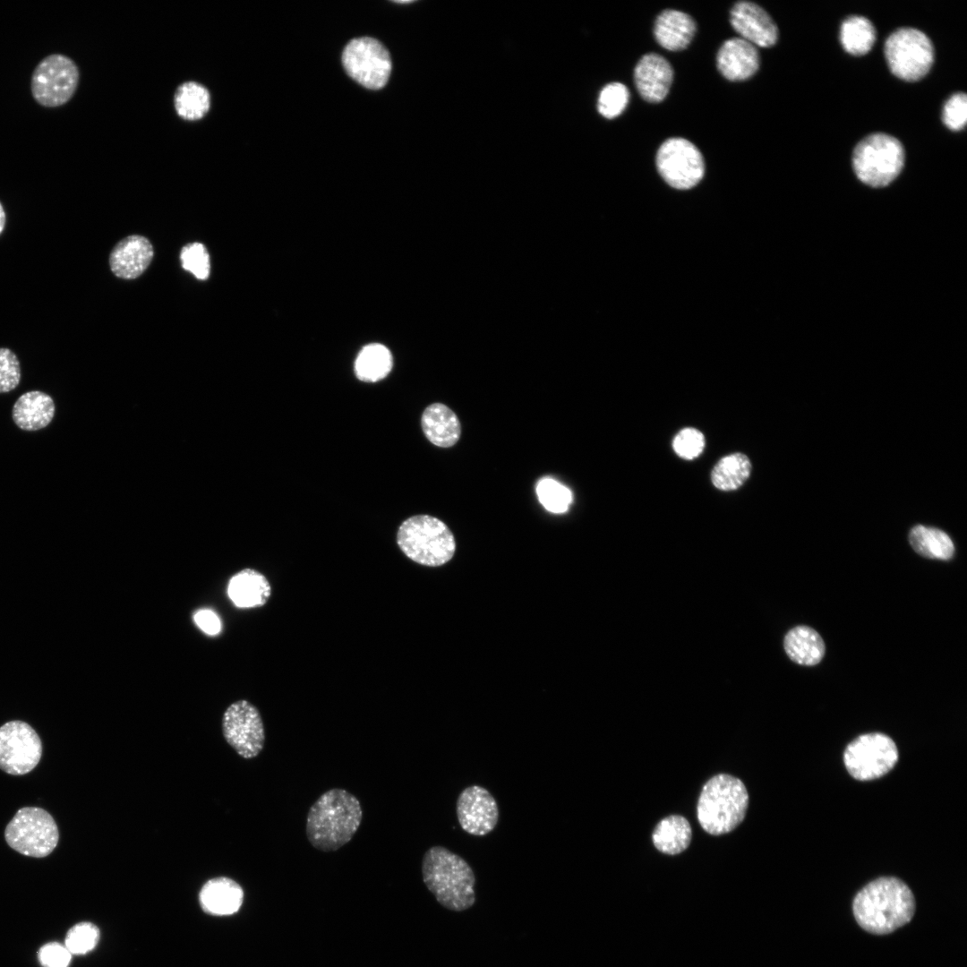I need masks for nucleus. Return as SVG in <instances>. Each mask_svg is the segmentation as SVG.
Instances as JSON below:
<instances>
[{
    "mask_svg": "<svg viewBox=\"0 0 967 967\" xmlns=\"http://www.w3.org/2000/svg\"><path fill=\"white\" fill-rule=\"evenodd\" d=\"M853 914L858 924L875 935H886L908 923L915 912L911 890L894 877H878L855 896Z\"/></svg>",
    "mask_w": 967,
    "mask_h": 967,
    "instance_id": "f257e3e1",
    "label": "nucleus"
},
{
    "mask_svg": "<svg viewBox=\"0 0 967 967\" xmlns=\"http://www.w3.org/2000/svg\"><path fill=\"white\" fill-rule=\"evenodd\" d=\"M363 819L359 800L347 790L332 788L310 807L305 832L312 846L321 851H335L349 843Z\"/></svg>",
    "mask_w": 967,
    "mask_h": 967,
    "instance_id": "f03ea898",
    "label": "nucleus"
},
{
    "mask_svg": "<svg viewBox=\"0 0 967 967\" xmlns=\"http://www.w3.org/2000/svg\"><path fill=\"white\" fill-rule=\"evenodd\" d=\"M422 877L436 901L447 910L459 912L475 904V873L465 859L449 849L434 845L424 852Z\"/></svg>",
    "mask_w": 967,
    "mask_h": 967,
    "instance_id": "7ed1b4c3",
    "label": "nucleus"
},
{
    "mask_svg": "<svg viewBox=\"0 0 967 967\" xmlns=\"http://www.w3.org/2000/svg\"><path fill=\"white\" fill-rule=\"evenodd\" d=\"M749 793L743 782L728 774L711 777L702 787L697 817L702 828L712 835L733 831L745 818Z\"/></svg>",
    "mask_w": 967,
    "mask_h": 967,
    "instance_id": "20e7f679",
    "label": "nucleus"
},
{
    "mask_svg": "<svg viewBox=\"0 0 967 967\" xmlns=\"http://www.w3.org/2000/svg\"><path fill=\"white\" fill-rule=\"evenodd\" d=\"M397 543L408 559L430 567L447 563L456 551L451 530L443 521L430 515L412 516L404 520L398 529Z\"/></svg>",
    "mask_w": 967,
    "mask_h": 967,
    "instance_id": "39448f33",
    "label": "nucleus"
},
{
    "mask_svg": "<svg viewBox=\"0 0 967 967\" xmlns=\"http://www.w3.org/2000/svg\"><path fill=\"white\" fill-rule=\"evenodd\" d=\"M904 164V149L895 137L877 133L861 140L852 154V167L865 184L883 187L892 183Z\"/></svg>",
    "mask_w": 967,
    "mask_h": 967,
    "instance_id": "423d86ee",
    "label": "nucleus"
},
{
    "mask_svg": "<svg viewBox=\"0 0 967 967\" xmlns=\"http://www.w3.org/2000/svg\"><path fill=\"white\" fill-rule=\"evenodd\" d=\"M7 844L17 852L34 858L49 855L56 847L59 832L53 817L37 807L20 809L4 831Z\"/></svg>",
    "mask_w": 967,
    "mask_h": 967,
    "instance_id": "0eeeda50",
    "label": "nucleus"
},
{
    "mask_svg": "<svg viewBox=\"0 0 967 967\" xmlns=\"http://www.w3.org/2000/svg\"><path fill=\"white\" fill-rule=\"evenodd\" d=\"M884 52L892 73L906 81L922 79L934 62L931 40L914 28H900L890 34Z\"/></svg>",
    "mask_w": 967,
    "mask_h": 967,
    "instance_id": "6e6552de",
    "label": "nucleus"
},
{
    "mask_svg": "<svg viewBox=\"0 0 967 967\" xmlns=\"http://www.w3.org/2000/svg\"><path fill=\"white\" fill-rule=\"evenodd\" d=\"M898 760L894 741L881 732L865 733L850 742L843 753L849 774L860 781L877 779L887 774Z\"/></svg>",
    "mask_w": 967,
    "mask_h": 967,
    "instance_id": "1a4fd4ad",
    "label": "nucleus"
},
{
    "mask_svg": "<svg viewBox=\"0 0 967 967\" xmlns=\"http://www.w3.org/2000/svg\"><path fill=\"white\" fill-rule=\"evenodd\" d=\"M79 71L69 57L53 54L42 59L33 71L31 92L41 106L56 107L65 104L74 94Z\"/></svg>",
    "mask_w": 967,
    "mask_h": 967,
    "instance_id": "9d476101",
    "label": "nucleus"
},
{
    "mask_svg": "<svg viewBox=\"0 0 967 967\" xmlns=\"http://www.w3.org/2000/svg\"><path fill=\"white\" fill-rule=\"evenodd\" d=\"M655 164L663 179L680 190L694 187L705 174L702 153L684 138L673 137L663 141L657 150Z\"/></svg>",
    "mask_w": 967,
    "mask_h": 967,
    "instance_id": "9b49d317",
    "label": "nucleus"
},
{
    "mask_svg": "<svg viewBox=\"0 0 967 967\" xmlns=\"http://www.w3.org/2000/svg\"><path fill=\"white\" fill-rule=\"evenodd\" d=\"M342 63L352 79L370 90L384 87L391 72L388 50L368 37L351 40L343 51Z\"/></svg>",
    "mask_w": 967,
    "mask_h": 967,
    "instance_id": "f8f14e48",
    "label": "nucleus"
},
{
    "mask_svg": "<svg viewBox=\"0 0 967 967\" xmlns=\"http://www.w3.org/2000/svg\"><path fill=\"white\" fill-rule=\"evenodd\" d=\"M222 732L228 745L243 758L256 757L263 749L265 729L261 713L245 699L227 707L222 716Z\"/></svg>",
    "mask_w": 967,
    "mask_h": 967,
    "instance_id": "ddd939ff",
    "label": "nucleus"
},
{
    "mask_svg": "<svg viewBox=\"0 0 967 967\" xmlns=\"http://www.w3.org/2000/svg\"><path fill=\"white\" fill-rule=\"evenodd\" d=\"M42 756V742L36 731L22 721L0 727V769L13 775L32 771Z\"/></svg>",
    "mask_w": 967,
    "mask_h": 967,
    "instance_id": "4468645a",
    "label": "nucleus"
},
{
    "mask_svg": "<svg viewBox=\"0 0 967 967\" xmlns=\"http://www.w3.org/2000/svg\"><path fill=\"white\" fill-rule=\"evenodd\" d=\"M456 811L461 828L475 836L490 834L499 821L496 800L487 789L479 785L468 786L459 793Z\"/></svg>",
    "mask_w": 967,
    "mask_h": 967,
    "instance_id": "2eb2a0df",
    "label": "nucleus"
},
{
    "mask_svg": "<svg viewBox=\"0 0 967 967\" xmlns=\"http://www.w3.org/2000/svg\"><path fill=\"white\" fill-rule=\"evenodd\" d=\"M730 22L741 39L754 46L770 47L777 41L776 24L770 15L755 3L737 2L731 10Z\"/></svg>",
    "mask_w": 967,
    "mask_h": 967,
    "instance_id": "dca6fc26",
    "label": "nucleus"
},
{
    "mask_svg": "<svg viewBox=\"0 0 967 967\" xmlns=\"http://www.w3.org/2000/svg\"><path fill=\"white\" fill-rule=\"evenodd\" d=\"M673 81V69L662 56L649 53L643 56L634 69V81L642 98L658 103L667 96Z\"/></svg>",
    "mask_w": 967,
    "mask_h": 967,
    "instance_id": "f3484780",
    "label": "nucleus"
},
{
    "mask_svg": "<svg viewBox=\"0 0 967 967\" xmlns=\"http://www.w3.org/2000/svg\"><path fill=\"white\" fill-rule=\"evenodd\" d=\"M759 54L753 44L741 38L723 43L716 55V65L729 81H740L752 77L759 68Z\"/></svg>",
    "mask_w": 967,
    "mask_h": 967,
    "instance_id": "a211bd4d",
    "label": "nucleus"
},
{
    "mask_svg": "<svg viewBox=\"0 0 967 967\" xmlns=\"http://www.w3.org/2000/svg\"><path fill=\"white\" fill-rule=\"evenodd\" d=\"M153 258V247L144 236L133 235L116 244L109 256L112 272L118 278L133 279L141 275Z\"/></svg>",
    "mask_w": 967,
    "mask_h": 967,
    "instance_id": "6ab92c4d",
    "label": "nucleus"
},
{
    "mask_svg": "<svg viewBox=\"0 0 967 967\" xmlns=\"http://www.w3.org/2000/svg\"><path fill=\"white\" fill-rule=\"evenodd\" d=\"M200 904L211 915L227 916L235 913L244 901V891L235 880L217 877L208 880L199 894Z\"/></svg>",
    "mask_w": 967,
    "mask_h": 967,
    "instance_id": "aec40b11",
    "label": "nucleus"
},
{
    "mask_svg": "<svg viewBox=\"0 0 967 967\" xmlns=\"http://www.w3.org/2000/svg\"><path fill=\"white\" fill-rule=\"evenodd\" d=\"M227 595L238 608L261 607L270 597L271 586L262 573L252 568H245L230 578Z\"/></svg>",
    "mask_w": 967,
    "mask_h": 967,
    "instance_id": "412c9836",
    "label": "nucleus"
},
{
    "mask_svg": "<svg viewBox=\"0 0 967 967\" xmlns=\"http://www.w3.org/2000/svg\"><path fill=\"white\" fill-rule=\"evenodd\" d=\"M696 29V22L691 16L680 11L666 9L655 21L654 35L663 48L680 51L689 45Z\"/></svg>",
    "mask_w": 967,
    "mask_h": 967,
    "instance_id": "4be33fe9",
    "label": "nucleus"
},
{
    "mask_svg": "<svg viewBox=\"0 0 967 967\" xmlns=\"http://www.w3.org/2000/svg\"><path fill=\"white\" fill-rule=\"evenodd\" d=\"M421 424L428 441L441 448L452 447L458 442L461 434V424L458 415L441 403H433L424 409Z\"/></svg>",
    "mask_w": 967,
    "mask_h": 967,
    "instance_id": "5701e85b",
    "label": "nucleus"
},
{
    "mask_svg": "<svg viewBox=\"0 0 967 967\" xmlns=\"http://www.w3.org/2000/svg\"><path fill=\"white\" fill-rule=\"evenodd\" d=\"M55 415L52 398L39 390L22 394L13 407V420L25 431H37L48 425Z\"/></svg>",
    "mask_w": 967,
    "mask_h": 967,
    "instance_id": "b1692460",
    "label": "nucleus"
},
{
    "mask_svg": "<svg viewBox=\"0 0 967 967\" xmlns=\"http://www.w3.org/2000/svg\"><path fill=\"white\" fill-rule=\"evenodd\" d=\"M783 646L790 659L800 665H816L825 655L824 640L808 626L792 629L784 638Z\"/></svg>",
    "mask_w": 967,
    "mask_h": 967,
    "instance_id": "393cba45",
    "label": "nucleus"
},
{
    "mask_svg": "<svg viewBox=\"0 0 967 967\" xmlns=\"http://www.w3.org/2000/svg\"><path fill=\"white\" fill-rule=\"evenodd\" d=\"M691 838L690 824L680 815H671L663 818L656 825L652 834L655 847L659 851L669 855L684 851L690 844Z\"/></svg>",
    "mask_w": 967,
    "mask_h": 967,
    "instance_id": "a878e982",
    "label": "nucleus"
},
{
    "mask_svg": "<svg viewBox=\"0 0 967 967\" xmlns=\"http://www.w3.org/2000/svg\"><path fill=\"white\" fill-rule=\"evenodd\" d=\"M392 366L393 357L390 351L381 344L372 343L360 350L354 364V371L358 380L376 382L384 379Z\"/></svg>",
    "mask_w": 967,
    "mask_h": 967,
    "instance_id": "bb28decb",
    "label": "nucleus"
},
{
    "mask_svg": "<svg viewBox=\"0 0 967 967\" xmlns=\"http://www.w3.org/2000/svg\"><path fill=\"white\" fill-rule=\"evenodd\" d=\"M909 542L917 553L928 559L947 561L954 553L949 535L937 528L918 525L910 531Z\"/></svg>",
    "mask_w": 967,
    "mask_h": 967,
    "instance_id": "cd10ccee",
    "label": "nucleus"
},
{
    "mask_svg": "<svg viewBox=\"0 0 967 967\" xmlns=\"http://www.w3.org/2000/svg\"><path fill=\"white\" fill-rule=\"evenodd\" d=\"M751 462L743 453L736 452L722 458L714 466L711 481L714 486L723 492L735 491L749 477Z\"/></svg>",
    "mask_w": 967,
    "mask_h": 967,
    "instance_id": "c85d7f7f",
    "label": "nucleus"
},
{
    "mask_svg": "<svg viewBox=\"0 0 967 967\" xmlns=\"http://www.w3.org/2000/svg\"><path fill=\"white\" fill-rule=\"evenodd\" d=\"M840 41L849 54L864 56L871 50L876 41L875 27L866 17L850 16L841 25Z\"/></svg>",
    "mask_w": 967,
    "mask_h": 967,
    "instance_id": "c756f323",
    "label": "nucleus"
},
{
    "mask_svg": "<svg viewBox=\"0 0 967 967\" xmlns=\"http://www.w3.org/2000/svg\"><path fill=\"white\" fill-rule=\"evenodd\" d=\"M177 114L185 120L203 117L210 108V94L202 85L189 81L182 84L175 95Z\"/></svg>",
    "mask_w": 967,
    "mask_h": 967,
    "instance_id": "7c9ffc66",
    "label": "nucleus"
},
{
    "mask_svg": "<svg viewBox=\"0 0 967 967\" xmlns=\"http://www.w3.org/2000/svg\"><path fill=\"white\" fill-rule=\"evenodd\" d=\"M540 503L552 513H563L572 502V492L565 485L552 478H543L536 485Z\"/></svg>",
    "mask_w": 967,
    "mask_h": 967,
    "instance_id": "2f4dec72",
    "label": "nucleus"
},
{
    "mask_svg": "<svg viewBox=\"0 0 967 967\" xmlns=\"http://www.w3.org/2000/svg\"><path fill=\"white\" fill-rule=\"evenodd\" d=\"M629 99V92L627 87L620 82H612L601 90L597 108L603 116L612 119L624 111Z\"/></svg>",
    "mask_w": 967,
    "mask_h": 967,
    "instance_id": "473e14b6",
    "label": "nucleus"
},
{
    "mask_svg": "<svg viewBox=\"0 0 967 967\" xmlns=\"http://www.w3.org/2000/svg\"><path fill=\"white\" fill-rule=\"evenodd\" d=\"M98 940V927L90 922H81L69 929L64 946L72 954H85L95 948Z\"/></svg>",
    "mask_w": 967,
    "mask_h": 967,
    "instance_id": "72a5a7b5",
    "label": "nucleus"
},
{
    "mask_svg": "<svg viewBox=\"0 0 967 967\" xmlns=\"http://www.w3.org/2000/svg\"><path fill=\"white\" fill-rule=\"evenodd\" d=\"M182 267L193 274L198 279L205 280L210 276V256L205 246L201 243H192L183 247L180 253Z\"/></svg>",
    "mask_w": 967,
    "mask_h": 967,
    "instance_id": "f704fd0d",
    "label": "nucleus"
},
{
    "mask_svg": "<svg viewBox=\"0 0 967 967\" xmlns=\"http://www.w3.org/2000/svg\"><path fill=\"white\" fill-rule=\"evenodd\" d=\"M705 444L704 434L699 430L687 427L675 435L672 448L680 458L693 459L703 452Z\"/></svg>",
    "mask_w": 967,
    "mask_h": 967,
    "instance_id": "c9c22d12",
    "label": "nucleus"
},
{
    "mask_svg": "<svg viewBox=\"0 0 967 967\" xmlns=\"http://www.w3.org/2000/svg\"><path fill=\"white\" fill-rule=\"evenodd\" d=\"M945 125L952 131L964 128L967 120V97L963 92L952 95L945 103L942 111Z\"/></svg>",
    "mask_w": 967,
    "mask_h": 967,
    "instance_id": "e433bc0d",
    "label": "nucleus"
},
{
    "mask_svg": "<svg viewBox=\"0 0 967 967\" xmlns=\"http://www.w3.org/2000/svg\"><path fill=\"white\" fill-rule=\"evenodd\" d=\"M21 381L20 362L8 348H0V393L14 389Z\"/></svg>",
    "mask_w": 967,
    "mask_h": 967,
    "instance_id": "4c0bfd02",
    "label": "nucleus"
},
{
    "mask_svg": "<svg viewBox=\"0 0 967 967\" xmlns=\"http://www.w3.org/2000/svg\"><path fill=\"white\" fill-rule=\"evenodd\" d=\"M39 960L43 967H68L72 954L64 945L51 942L39 951Z\"/></svg>",
    "mask_w": 967,
    "mask_h": 967,
    "instance_id": "58836bf2",
    "label": "nucleus"
},
{
    "mask_svg": "<svg viewBox=\"0 0 967 967\" xmlns=\"http://www.w3.org/2000/svg\"><path fill=\"white\" fill-rule=\"evenodd\" d=\"M196 625L206 634L217 635L221 629L218 615L208 609L198 611L193 616Z\"/></svg>",
    "mask_w": 967,
    "mask_h": 967,
    "instance_id": "ea45409f",
    "label": "nucleus"
},
{
    "mask_svg": "<svg viewBox=\"0 0 967 967\" xmlns=\"http://www.w3.org/2000/svg\"><path fill=\"white\" fill-rule=\"evenodd\" d=\"M5 225V212L0 202V234L3 232Z\"/></svg>",
    "mask_w": 967,
    "mask_h": 967,
    "instance_id": "a19ab883",
    "label": "nucleus"
},
{
    "mask_svg": "<svg viewBox=\"0 0 967 967\" xmlns=\"http://www.w3.org/2000/svg\"><path fill=\"white\" fill-rule=\"evenodd\" d=\"M411 2L412 1H396V3H398V4H408V3H411Z\"/></svg>",
    "mask_w": 967,
    "mask_h": 967,
    "instance_id": "79ce46f5",
    "label": "nucleus"
}]
</instances>
